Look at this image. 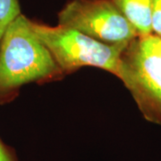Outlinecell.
<instances>
[{
	"mask_svg": "<svg viewBox=\"0 0 161 161\" xmlns=\"http://www.w3.org/2000/svg\"><path fill=\"white\" fill-rule=\"evenodd\" d=\"M0 161H18L15 150L0 138Z\"/></svg>",
	"mask_w": 161,
	"mask_h": 161,
	"instance_id": "ba28073f",
	"label": "cell"
},
{
	"mask_svg": "<svg viewBox=\"0 0 161 161\" xmlns=\"http://www.w3.org/2000/svg\"><path fill=\"white\" fill-rule=\"evenodd\" d=\"M151 40H152L156 51L158 52V54L161 57V37L152 33L151 34Z\"/></svg>",
	"mask_w": 161,
	"mask_h": 161,
	"instance_id": "9c48e42d",
	"label": "cell"
},
{
	"mask_svg": "<svg viewBox=\"0 0 161 161\" xmlns=\"http://www.w3.org/2000/svg\"><path fill=\"white\" fill-rule=\"evenodd\" d=\"M152 33L161 37V0H154L151 16Z\"/></svg>",
	"mask_w": 161,
	"mask_h": 161,
	"instance_id": "52a82bcc",
	"label": "cell"
},
{
	"mask_svg": "<svg viewBox=\"0 0 161 161\" xmlns=\"http://www.w3.org/2000/svg\"><path fill=\"white\" fill-rule=\"evenodd\" d=\"M58 24L110 45H125L138 37L112 0H69L58 12Z\"/></svg>",
	"mask_w": 161,
	"mask_h": 161,
	"instance_id": "277c9868",
	"label": "cell"
},
{
	"mask_svg": "<svg viewBox=\"0 0 161 161\" xmlns=\"http://www.w3.org/2000/svg\"><path fill=\"white\" fill-rule=\"evenodd\" d=\"M151 34L138 36L125 47L117 78L131 93L144 119L161 125V57Z\"/></svg>",
	"mask_w": 161,
	"mask_h": 161,
	"instance_id": "3957f363",
	"label": "cell"
},
{
	"mask_svg": "<svg viewBox=\"0 0 161 161\" xmlns=\"http://www.w3.org/2000/svg\"><path fill=\"white\" fill-rule=\"evenodd\" d=\"M64 77L32 29L31 19L18 15L0 40V106L13 102L24 85L44 84Z\"/></svg>",
	"mask_w": 161,
	"mask_h": 161,
	"instance_id": "6da1fadb",
	"label": "cell"
},
{
	"mask_svg": "<svg viewBox=\"0 0 161 161\" xmlns=\"http://www.w3.org/2000/svg\"><path fill=\"white\" fill-rule=\"evenodd\" d=\"M131 23L138 36L151 34V16L154 0H112Z\"/></svg>",
	"mask_w": 161,
	"mask_h": 161,
	"instance_id": "5b68a950",
	"label": "cell"
},
{
	"mask_svg": "<svg viewBox=\"0 0 161 161\" xmlns=\"http://www.w3.org/2000/svg\"><path fill=\"white\" fill-rule=\"evenodd\" d=\"M21 14L19 0H0V40L8 25Z\"/></svg>",
	"mask_w": 161,
	"mask_h": 161,
	"instance_id": "8992f818",
	"label": "cell"
},
{
	"mask_svg": "<svg viewBox=\"0 0 161 161\" xmlns=\"http://www.w3.org/2000/svg\"><path fill=\"white\" fill-rule=\"evenodd\" d=\"M31 26L64 76L84 66H92L117 77L121 53L128 43L106 44L69 27L49 26L33 20Z\"/></svg>",
	"mask_w": 161,
	"mask_h": 161,
	"instance_id": "7a4b0ae2",
	"label": "cell"
}]
</instances>
